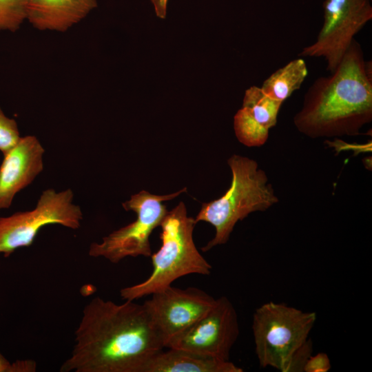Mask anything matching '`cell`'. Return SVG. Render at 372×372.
Segmentation results:
<instances>
[{
	"instance_id": "6da1fadb",
	"label": "cell",
	"mask_w": 372,
	"mask_h": 372,
	"mask_svg": "<svg viewBox=\"0 0 372 372\" xmlns=\"http://www.w3.org/2000/svg\"><path fill=\"white\" fill-rule=\"evenodd\" d=\"M165 348L143 304H117L99 296L83 310L74 345L61 372H141Z\"/></svg>"
},
{
	"instance_id": "7a4b0ae2",
	"label": "cell",
	"mask_w": 372,
	"mask_h": 372,
	"mask_svg": "<svg viewBox=\"0 0 372 372\" xmlns=\"http://www.w3.org/2000/svg\"><path fill=\"white\" fill-rule=\"evenodd\" d=\"M372 120L371 63L354 39L330 76L316 79L293 117L308 137L356 136Z\"/></svg>"
},
{
	"instance_id": "3957f363",
	"label": "cell",
	"mask_w": 372,
	"mask_h": 372,
	"mask_svg": "<svg viewBox=\"0 0 372 372\" xmlns=\"http://www.w3.org/2000/svg\"><path fill=\"white\" fill-rule=\"evenodd\" d=\"M195 219L187 216L180 202L164 216L160 227L161 248L152 254V271L144 281L120 291L123 300H136L170 285L178 278L189 275L208 276L211 265L195 246L193 231Z\"/></svg>"
},
{
	"instance_id": "277c9868",
	"label": "cell",
	"mask_w": 372,
	"mask_h": 372,
	"mask_svg": "<svg viewBox=\"0 0 372 372\" xmlns=\"http://www.w3.org/2000/svg\"><path fill=\"white\" fill-rule=\"evenodd\" d=\"M232 180L220 198L202 204L195 221H205L215 227V236L201 248L207 251L226 243L238 220L250 213L265 211L278 202L265 172L253 159L234 154L227 161Z\"/></svg>"
},
{
	"instance_id": "5b68a950",
	"label": "cell",
	"mask_w": 372,
	"mask_h": 372,
	"mask_svg": "<svg viewBox=\"0 0 372 372\" xmlns=\"http://www.w3.org/2000/svg\"><path fill=\"white\" fill-rule=\"evenodd\" d=\"M316 321L315 312L281 302H269L257 308L251 327L260 366L285 372L293 354L309 339Z\"/></svg>"
},
{
	"instance_id": "8992f818",
	"label": "cell",
	"mask_w": 372,
	"mask_h": 372,
	"mask_svg": "<svg viewBox=\"0 0 372 372\" xmlns=\"http://www.w3.org/2000/svg\"><path fill=\"white\" fill-rule=\"evenodd\" d=\"M185 191L186 187L171 194L158 196L142 190L132 195L122 205L126 211L136 213V220L103 237L100 242H92L89 255L104 258L112 263H118L127 257L151 256L149 236L160 226L167 212L163 202Z\"/></svg>"
},
{
	"instance_id": "52a82bcc",
	"label": "cell",
	"mask_w": 372,
	"mask_h": 372,
	"mask_svg": "<svg viewBox=\"0 0 372 372\" xmlns=\"http://www.w3.org/2000/svg\"><path fill=\"white\" fill-rule=\"evenodd\" d=\"M73 200L71 189L57 192L49 188L41 193L34 209L0 217V254L6 258L19 248L30 246L39 230L48 225L79 229L83 212Z\"/></svg>"
},
{
	"instance_id": "ba28073f",
	"label": "cell",
	"mask_w": 372,
	"mask_h": 372,
	"mask_svg": "<svg viewBox=\"0 0 372 372\" xmlns=\"http://www.w3.org/2000/svg\"><path fill=\"white\" fill-rule=\"evenodd\" d=\"M323 23L316 41L299 52L300 57H322L326 70L334 72L355 35L372 19L370 0H324Z\"/></svg>"
},
{
	"instance_id": "9c48e42d",
	"label": "cell",
	"mask_w": 372,
	"mask_h": 372,
	"mask_svg": "<svg viewBox=\"0 0 372 372\" xmlns=\"http://www.w3.org/2000/svg\"><path fill=\"white\" fill-rule=\"evenodd\" d=\"M236 310L226 296L216 298L212 307L188 328L172 338L165 348H176L229 360L239 335Z\"/></svg>"
},
{
	"instance_id": "30bf717a",
	"label": "cell",
	"mask_w": 372,
	"mask_h": 372,
	"mask_svg": "<svg viewBox=\"0 0 372 372\" xmlns=\"http://www.w3.org/2000/svg\"><path fill=\"white\" fill-rule=\"evenodd\" d=\"M151 296L143 304L165 348L172 338L195 322L216 302L215 298L194 287L180 289L170 285Z\"/></svg>"
},
{
	"instance_id": "8fae6325",
	"label": "cell",
	"mask_w": 372,
	"mask_h": 372,
	"mask_svg": "<svg viewBox=\"0 0 372 372\" xmlns=\"http://www.w3.org/2000/svg\"><path fill=\"white\" fill-rule=\"evenodd\" d=\"M45 149L35 136L21 137L0 165V209H8L15 195L43 170Z\"/></svg>"
},
{
	"instance_id": "7c38bea8",
	"label": "cell",
	"mask_w": 372,
	"mask_h": 372,
	"mask_svg": "<svg viewBox=\"0 0 372 372\" xmlns=\"http://www.w3.org/2000/svg\"><path fill=\"white\" fill-rule=\"evenodd\" d=\"M282 103L267 96L260 87L251 86L245 92L242 107L234 118L237 139L247 147H260L268 139L277 123Z\"/></svg>"
},
{
	"instance_id": "4fadbf2b",
	"label": "cell",
	"mask_w": 372,
	"mask_h": 372,
	"mask_svg": "<svg viewBox=\"0 0 372 372\" xmlns=\"http://www.w3.org/2000/svg\"><path fill=\"white\" fill-rule=\"evenodd\" d=\"M96 7V0H27L26 20L41 31L64 32Z\"/></svg>"
},
{
	"instance_id": "5bb4252c",
	"label": "cell",
	"mask_w": 372,
	"mask_h": 372,
	"mask_svg": "<svg viewBox=\"0 0 372 372\" xmlns=\"http://www.w3.org/2000/svg\"><path fill=\"white\" fill-rule=\"evenodd\" d=\"M152 355L141 372H242V369L230 360L194 351L167 348Z\"/></svg>"
},
{
	"instance_id": "9a60e30c",
	"label": "cell",
	"mask_w": 372,
	"mask_h": 372,
	"mask_svg": "<svg viewBox=\"0 0 372 372\" xmlns=\"http://www.w3.org/2000/svg\"><path fill=\"white\" fill-rule=\"evenodd\" d=\"M307 74L305 61L297 58L273 72L263 81L260 88L267 96L283 103L300 89Z\"/></svg>"
},
{
	"instance_id": "2e32d148",
	"label": "cell",
	"mask_w": 372,
	"mask_h": 372,
	"mask_svg": "<svg viewBox=\"0 0 372 372\" xmlns=\"http://www.w3.org/2000/svg\"><path fill=\"white\" fill-rule=\"evenodd\" d=\"M27 16V0H0V30L15 32Z\"/></svg>"
},
{
	"instance_id": "e0dca14e",
	"label": "cell",
	"mask_w": 372,
	"mask_h": 372,
	"mask_svg": "<svg viewBox=\"0 0 372 372\" xmlns=\"http://www.w3.org/2000/svg\"><path fill=\"white\" fill-rule=\"evenodd\" d=\"M20 136L16 121L6 116L0 107V152H9L19 141Z\"/></svg>"
},
{
	"instance_id": "ac0fdd59",
	"label": "cell",
	"mask_w": 372,
	"mask_h": 372,
	"mask_svg": "<svg viewBox=\"0 0 372 372\" xmlns=\"http://www.w3.org/2000/svg\"><path fill=\"white\" fill-rule=\"evenodd\" d=\"M312 343L308 339L291 356L285 372L303 371L304 366L311 355Z\"/></svg>"
},
{
	"instance_id": "d6986e66",
	"label": "cell",
	"mask_w": 372,
	"mask_h": 372,
	"mask_svg": "<svg viewBox=\"0 0 372 372\" xmlns=\"http://www.w3.org/2000/svg\"><path fill=\"white\" fill-rule=\"evenodd\" d=\"M36 370L37 364L32 360H19L11 363L0 353V372H34Z\"/></svg>"
},
{
	"instance_id": "ffe728a7",
	"label": "cell",
	"mask_w": 372,
	"mask_h": 372,
	"mask_svg": "<svg viewBox=\"0 0 372 372\" xmlns=\"http://www.w3.org/2000/svg\"><path fill=\"white\" fill-rule=\"evenodd\" d=\"M331 364L328 355L325 353H318L311 355L307 360L303 371L304 372H327Z\"/></svg>"
},
{
	"instance_id": "44dd1931",
	"label": "cell",
	"mask_w": 372,
	"mask_h": 372,
	"mask_svg": "<svg viewBox=\"0 0 372 372\" xmlns=\"http://www.w3.org/2000/svg\"><path fill=\"white\" fill-rule=\"evenodd\" d=\"M151 2L156 16L162 19H165L168 0H151Z\"/></svg>"
}]
</instances>
